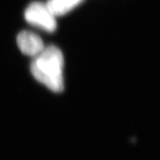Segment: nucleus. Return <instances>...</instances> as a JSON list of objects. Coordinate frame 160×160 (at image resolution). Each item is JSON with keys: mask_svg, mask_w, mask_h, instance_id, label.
Masks as SVG:
<instances>
[{"mask_svg": "<svg viewBox=\"0 0 160 160\" xmlns=\"http://www.w3.org/2000/svg\"><path fill=\"white\" fill-rule=\"evenodd\" d=\"M64 57L62 51L53 45L48 46L35 57L31 65V73L38 82L52 91L64 89Z\"/></svg>", "mask_w": 160, "mask_h": 160, "instance_id": "obj_1", "label": "nucleus"}, {"mask_svg": "<svg viewBox=\"0 0 160 160\" xmlns=\"http://www.w3.org/2000/svg\"><path fill=\"white\" fill-rule=\"evenodd\" d=\"M25 18L29 24L46 32L53 33L57 29L56 17L46 4L39 2L30 4L25 10Z\"/></svg>", "mask_w": 160, "mask_h": 160, "instance_id": "obj_2", "label": "nucleus"}, {"mask_svg": "<svg viewBox=\"0 0 160 160\" xmlns=\"http://www.w3.org/2000/svg\"><path fill=\"white\" fill-rule=\"evenodd\" d=\"M17 42L22 53L30 57H37L45 48L42 39L31 31H24L19 33Z\"/></svg>", "mask_w": 160, "mask_h": 160, "instance_id": "obj_3", "label": "nucleus"}, {"mask_svg": "<svg viewBox=\"0 0 160 160\" xmlns=\"http://www.w3.org/2000/svg\"><path fill=\"white\" fill-rule=\"evenodd\" d=\"M83 0H48V8L54 17L65 15L82 2Z\"/></svg>", "mask_w": 160, "mask_h": 160, "instance_id": "obj_4", "label": "nucleus"}]
</instances>
